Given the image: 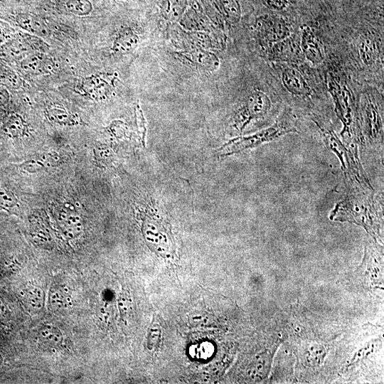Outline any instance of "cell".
<instances>
[{"instance_id":"obj_9","label":"cell","mask_w":384,"mask_h":384,"mask_svg":"<svg viewBox=\"0 0 384 384\" xmlns=\"http://www.w3.org/2000/svg\"><path fill=\"white\" fill-rule=\"evenodd\" d=\"M271 102L269 97L263 92H253L247 100V111L249 119L264 116L269 111Z\"/></svg>"},{"instance_id":"obj_19","label":"cell","mask_w":384,"mask_h":384,"mask_svg":"<svg viewBox=\"0 0 384 384\" xmlns=\"http://www.w3.org/2000/svg\"><path fill=\"white\" fill-rule=\"evenodd\" d=\"M137 119L138 123V127L139 129V133L142 134V140L144 145V137H145V132H146V128H145V121L142 114V111L138 107V111L137 112Z\"/></svg>"},{"instance_id":"obj_15","label":"cell","mask_w":384,"mask_h":384,"mask_svg":"<svg viewBox=\"0 0 384 384\" xmlns=\"http://www.w3.org/2000/svg\"><path fill=\"white\" fill-rule=\"evenodd\" d=\"M49 297L52 307L58 310L65 309L70 302L65 290L60 287L52 288Z\"/></svg>"},{"instance_id":"obj_13","label":"cell","mask_w":384,"mask_h":384,"mask_svg":"<svg viewBox=\"0 0 384 384\" xmlns=\"http://www.w3.org/2000/svg\"><path fill=\"white\" fill-rule=\"evenodd\" d=\"M161 335V329L160 324L157 319L154 316L149 327L147 338H146V346L150 351H154L159 345Z\"/></svg>"},{"instance_id":"obj_5","label":"cell","mask_w":384,"mask_h":384,"mask_svg":"<svg viewBox=\"0 0 384 384\" xmlns=\"http://www.w3.org/2000/svg\"><path fill=\"white\" fill-rule=\"evenodd\" d=\"M143 233L146 240L160 254L169 255L173 253V243L163 227L153 221H146L143 226Z\"/></svg>"},{"instance_id":"obj_3","label":"cell","mask_w":384,"mask_h":384,"mask_svg":"<svg viewBox=\"0 0 384 384\" xmlns=\"http://www.w3.org/2000/svg\"><path fill=\"white\" fill-rule=\"evenodd\" d=\"M328 88L335 104V111L343 124V132H349L352 122V96L346 85H341L331 75Z\"/></svg>"},{"instance_id":"obj_14","label":"cell","mask_w":384,"mask_h":384,"mask_svg":"<svg viewBox=\"0 0 384 384\" xmlns=\"http://www.w3.org/2000/svg\"><path fill=\"white\" fill-rule=\"evenodd\" d=\"M26 300L32 309H41L44 304L43 290L38 287L31 286L26 291Z\"/></svg>"},{"instance_id":"obj_7","label":"cell","mask_w":384,"mask_h":384,"mask_svg":"<svg viewBox=\"0 0 384 384\" xmlns=\"http://www.w3.org/2000/svg\"><path fill=\"white\" fill-rule=\"evenodd\" d=\"M300 51L301 48L297 41L289 36L273 44L268 55L272 60L292 61L299 58Z\"/></svg>"},{"instance_id":"obj_2","label":"cell","mask_w":384,"mask_h":384,"mask_svg":"<svg viewBox=\"0 0 384 384\" xmlns=\"http://www.w3.org/2000/svg\"><path fill=\"white\" fill-rule=\"evenodd\" d=\"M255 30L260 41L266 45H273L291 35L289 23L283 18L273 14L259 17L255 23Z\"/></svg>"},{"instance_id":"obj_18","label":"cell","mask_w":384,"mask_h":384,"mask_svg":"<svg viewBox=\"0 0 384 384\" xmlns=\"http://www.w3.org/2000/svg\"><path fill=\"white\" fill-rule=\"evenodd\" d=\"M16 202L14 196L8 191L0 188V207L11 208Z\"/></svg>"},{"instance_id":"obj_6","label":"cell","mask_w":384,"mask_h":384,"mask_svg":"<svg viewBox=\"0 0 384 384\" xmlns=\"http://www.w3.org/2000/svg\"><path fill=\"white\" fill-rule=\"evenodd\" d=\"M300 48L304 56L312 64L323 62L324 52L322 44L313 30L306 25L301 28Z\"/></svg>"},{"instance_id":"obj_12","label":"cell","mask_w":384,"mask_h":384,"mask_svg":"<svg viewBox=\"0 0 384 384\" xmlns=\"http://www.w3.org/2000/svg\"><path fill=\"white\" fill-rule=\"evenodd\" d=\"M359 55L365 65H373L377 58V48L375 42L369 38L363 40L359 47Z\"/></svg>"},{"instance_id":"obj_1","label":"cell","mask_w":384,"mask_h":384,"mask_svg":"<svg viewBox=\"0 0 384 384\" xmlns=\"http://www.w3.org/2000/svg\"><path fill=\"white\" fill-rule=\"evenodd\" d=\"M297 129L291 124L283 119L277 120L271 127L261 130L252 135L234 139L219 149L221 155L228 156L240 151L257 146L289 133L295 132Z\"/></svg>"},{"instance_id":"obj_4","label":"cell","mask_w":384,"mask_h":384,"mask_svg":"<svg viewBox=\"0 0 384 384\" xmlns=\"http://www.w3.org/2000/svg\"><path fill=\"white\" fill-rule=\"evenodd\" d=\"M280 79L285 89L294 95L308 97L312 95V90L304 76L294 65H282Z\"/></svg>"},{"instance_id":"obj_16","label":"cell","mask_w":384,"mask_h":384,"mask_svg":"<svg viewBox=\"0 0 384 384\" xmlns=\"http://www.w3.org/2000/svg\"><path fill=\"white\" fill-rule=\"evenodd\" d=\"M225 15L232 23L237 22L240 17V6L238 0H219Z\"/></svg>"},{"instance_id":"obj_10","label":"cell","mask_w":384,"mask_h":384,"mask_svg":"<svg viewBox=\"0 0 384 384\" xmlns=\"http://www.w3.org/2000/svg\"><path fill=\"white\" fill-rule=\"evenodd\" d=\"M365 122L369 136L376 137L380 131L381 119L376 105L370 99L365 107Z\"/></svg>"},{"instance_id":"obj_8","label":"cell","mask_w":384,"mask_h":384,"mask_svg":"<svg viewBox=\"0 0 384 384\" xmlns=\"http://www.w3.org/2000/svg\"><path fill=\"white\" fill-rule=\"evenodd\" d=\"M317 127L320 129L321 134L324 137V140L327 146L335 152L340 159L343 170L345 171H349L351 170V164L348 158V153L346 149L340 142L336 134L333 130L328 129L321 127L316 121H314Z\"/></svg>"},{"instance_id":"obj_11","label":"cell","mask_w":384,"mask_h":384,"mask_svg":"<svg viewBox=\"0 0 384 384\" xmlns=\"http://www.w3.org/2000/svg\"><path fill=\"white\" fill-rule=\"evenodd\" d=\"M39 338L47 344L51 346H59L63 342V334L55 326L52 325H45L38 331Z\"/></svg>"},{"instance_id":"obj_20","label":"cell","mask_w":384,"mask_h":384,"mask_svg":"<svg viewBox=\"0 0 384 384\" xmlns=\"http://www.w3.org/2000/svg\"><path fill=\"white\" fill-rule=\"evenodd\" d=\"M130 301L124 295H122L119 299V307L122 314H126L130 307Z\"/></svg>"},{"instance_id":"obj_17","label":"cell","mask_w":384,"mask_h":384,"mask_svg":"<svg viewBox=\"0 0 384 384\" xmlns=\"http://www.w3.org/2000/svg\"><path fill=\"white\" fill-rule=\"evenodd\" d=\"M267 8L274 11H282L290 4L289 0H260Z\"/></svg>"}]
</instances>
